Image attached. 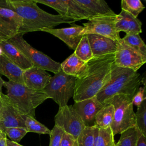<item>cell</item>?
Here are the masks:
<instances>
[{
	"label": "cell",
	"mask_w": 146,
	"mask_h": 146,
	"mask_svg": "<svg viewBox=\"0 0 146 146\" xmlns=\"http://www.w3.org/2000/svg\"><path fill=\"white\" fill-rule=\"evenodd\" d=\"M7 5L22 19L18 34L52 29L62 23L73 24L76 21L68 17L50 14L41 9L34 0H6Z\"/></svg>",
	"instance_id": "cell-1"
},
{
	"label": "cell",
	"mask_w": 146,
	"mask_h": 146,
	"mask_svg": "<svg viewBox=\"0 0 146 146\" xmlns=\"http://www.w3.org/2000/svg\"><path fill=\"white\" fill-rule=\"evenodd\" d=\"M114 63V54L94 57L87 63L83 74L76 80L74 102L95 96L108 80Z\"/></svg>",
	"instance_id": "cell-2"
},
{
	"label": "cell",
	"mask_w": 146,
	"mask_h": 146,
	"mask_svg": "<svg viewBox=\"0 0 146 146\" xmlns=\"http://www.w3.org/2000/svg\"><path fill=\"white\" fill-rule=\"evenodd\" d=\"M142 82V76L138 71L119 67L113 63L110 76L96 95L97 100L104 103L108 99L118 94L132 97Z\"/></svg>",
	"instance_id": "cell-3"
},
{
	"label": "cell",
	"mask_w": 146,
	"mask_h": 146,
	"mask_svg": "<svg viewBox=\"0 0 146 146\" xmlns=\"http://www.w3.org/2000/svg\"><path fill=\"white\" fill-rule=\"evenodd\" d=\"M3 87L6 89V95L10 102L22 115L35 117L36 107L49 99L43 90H31L23 84L5 81Z\"/></svg>",
	"instance_id": "cell-4"
},
{
	"label": "cell",
	"mask_w": 146,
	"mask_h": 146,
	"mask_svg": "<svg viewBox=\"0 0 146 146\" xmlns=\"http://www.w3.org/2000/svg\"><path fill=\"white\" fill-rule=\"evenodd\" d=\"M132 98L129 96L118 94L104 102L112 104L114 108L113 120L110 127L114 136L135 127V113Z\"/></svg>",
	"instance_id": "cell-5"
},
{
	"label": "cell",
	"mask_w": 146,
	"mask_h": 146,
	"mask_svg": "<svg viewBox=\"0 0 146 146\" xmlns=\"http://www.w3.org/2000/svg\"><path fill=\"white\" fill-rule=\"evenodd\" d=\"M77 78L63 72L61 70L51 77L43 91L56 102L59 108L68 105L70 98L73 97Z\"/></svg>",
	"instance_id": "cell-6"
},
{
	"label": "cell",
	"mask_w": 146,
	"mask_h": 146,
	"mask_svg": "<svg viewBox=\"0 0 146 146\" xmlns=\"http://www.w3.org/2000/svg\"><path fill=\"white\" fill-rule=\"evenodd\" d=\"M8 41L18 48L30 60L33 66L46 71H50L54 74L60 71V63L32 47L23 38L22 35L18 34L9 39Z\"/></svg>",
	"instance_id": "cell-7"
},
{
	"label": "cell",
	"mask_w": 146,
	"mask_h": 146,
	"mask_svg": "<svg viewBox=\"0 0 146 146\" xmlns=\"http://www.w3.org/2000/svg\"><path fill=\"white\" fill-rule=\"evenodd\" d=\"M115 15L95 17L83 23V29L80 35L96 34L118 40L121 38L115 29Z\"/></svg>",
	"instance_id": "cell-8"
},
{
	"label": "cell",
	"mask_w": 146,
	"mask_h": 146,
	"mask_svg": "<svg viewBox=\"0 0 146 146\" xmlns=\"http://www.w3.org/2000/svg\"><path fill=\"white\" fill-rule=\"evenodd\" d=\"M54 120L55 125L61 128L65 132L72 135L76 139L86 127L72 105L59 108Z\"/></svg>",
	"instance_id": "cell-9"
},
{
	"label": "cell",
	"mask_w": 146,
	"mask_h": 146,
	"mask_svg": "<svg viewBox=\"0 0 146 146\" xmlns=\"http://www.w3.org/2000/svg\"><path fill=\"white\" fill-rule=\"evenodd\" d=\"M21 25L18 15L7 5L6 0H0V42L18 35Z\"/></svg>",
	"instance_id": "cell-10"
},
{
	"label": "cell",
	"mask_w": 146,
	"mask_h": 146,
	"mask_svg": "<svg viewBox=\"0 0 146 146\" xmlns=\"http://www.w3.org/2000/svg\"><path fill=\"white\" fill-rule=\"evenodd\" d=\"M145 62L146 58L126 44L121 38L117 40V48L114 54V63L116 66L137 71Z\"/></svg>",
	"instance_id": "cell-11"
},
{
	"label": "cell",
	"mask_w": 146,
	"mask_h": 146,
	"mask_svg": "<svg viewBox=\"0 0 146 146\" xmlns=\"http://www.w3.org/2000/svg\"><path fill=\"white\" fill-rule=\"evenodd\" d=\"M2 106L0 111V129L4 132L6 128H25L24 115L19 112L10 102L6 95L2 93Z\"/></svg>",
	"instance_id": "cell-12"
},
{
	"label": "cell",
	"mask_w": 146,
	"mask_h": 146,
	"mask_svg": "<svg viewBox=\"0 0 146 146\" xmlns=\"http://www.w3.org/2000/svg\"><path fill=\"white\" fill-rule=\"evenodd\" d=\"M105 105L99 102L96 96L90 99L74 102V109L82 118L86 127L94 125L95 117L98 112Z\"/></svg>",
	"instance_id": "cell-13"
},
{
	"label": "cell",
	"mask_w": 146,
	"mask_h": 146,
	"mask_svg": "<svg viewBox=\"0 0 146 146\" xmlns=\"http://www.w3.org/2000/svg\"><path fill=\"white\" fill-rule=\"evenodd\" d=\"M83 26L73 25L69 27L62 29H46L41 31L49 33L65 43L71 49L75 50L83 36L80 35Z\"/></svg>",
	"instance_id": "cell-14"
},
{
	"label": "cell",
	"mask_w": 146,
	"mask_h": 146,
	"mask_svg": "<svg viewBox=\"0 0 146 146\" xmlns=\"http://www.w3.org/2000/svg\"><path fill=\"white\" fill-rule=\"evenodd\" d=\"M52 76L46 70L32 66L23 71L24 84L30 89L42 91L48 84Z\"/></svg>",
	"instance_id": "cell-15"
},
{
	"label": "cell",
	"mask_w": 146,
	"mask_h": 146,
	"mask_svg": "<svg viewBox=\"0 0 146 146\" xmlns=\"http://www.w3.org/2000/svg\"><path fill=\"white\" fill-rule=\"evenodd\" d=\"M93 57L114 54L117 48V40L96 34H86Z\"/></svg>",
	"instance_id": "cell-16"
},
{
	"label": "cell",
	"mask_w": 146,
	"mask_h": 146,
	"mask_svg": "<svg viewBox=\"0 0 146 146\" xmlns=\"http://www.w3.org/2000/svg\"><path fill=\"white\" fill-rule=\"evenodd\" d=\"M142 23L137 18L123 10L116 15L115 29L118 33L123 31L126 34H139L142 33Z\"/></svg>",
	"instance_id": "cell-17"
},
{
	"label": "cell",
	"mask_w": 146,
	"mask_h": 146,
	"mask_svg": "<svg viewBox=\"0 0 146 146\" xmlns=\"http://www.w3.org/2000/svg\"><path fill=\"white\" fill-rule=\"evenodd\" d=\"M0 50L9 59L23 71L33 66L25 55L8 40L0 42Z\"/></svg>",
	"instance_id": "cell-18"
},
{
	"label": "cell",
	"mask_w": 146,
	"mask_h": 146,
	"mask_svg": "<svg viewBox=\"0 0 146 146\" xmlns=\"http://www.w3.org/2000/svg\"><path fill=\"white\" fill-rule=\"evenodd\" d=\"M92 17L115 15V13L103 0H75Z\"/></svg>",
	"instance_id": "cell-19"
},
{
	"label": "cell",
	"mask_w": 146,
	"mask_h": 146,
	"mask_svg": "<svg viewBox=\"0 0 146 146\" xmlns=\"http://www.w3.org/2000/svg\"><path fill=\"white\" fill-rule=\"evenodd\" d=\"M23 71L0 52V74L5 76L9 81L24 84Z\"/></svg>",
	"instance_id": "cell-20"
},
{
	"label": "cell",
	"mask_w": 146,
	"mask_h": 146,
	"mask_svg": "<svg viewBox=\"0 0 146 146\" xmlns=\"http://www.w3.org/2000/svg\"><path fill=\"white\" fill-rule=\"evenodd\" d=\"M87 63L79 59L73 52L64 61L60 63V68L65 74L78 78L84 72Z\"/></svg>",
	"instance_id": "cell-21"
},
{
	"label": "cell",
	"mask_w": 146,
	"mask_h": 146,
	"mask_svg": "<svg viewBox=\"0 0 146 146\" xmlns=\"http://www.w3.org/2000/svg\"><path fill=\"white\" fill-rule=\"evenodd\" d=\"M113 106L109 103H105V105L98 112L95 116L94 126L98 128L110 127L113 120Z\"/></svg>",
	"instance_id": "cell-22"
},
{
	"label": "cell",
	"mask_w": 146,
	"mask_h": 146,
	"mask_svg": "<svg viewBox=\"0 0 146 146\" xmlns=\"http://www.w3.org/2000/svg\"><path fill=\"white\" fill-rule=\"evenodd\" d=\"M67 7V16L75 21L82 19L89 20L92 18L91 15L75 0H64Z\"/></svg>",
	"instance_id": "cell-23"
},
{
	"label": "cell",
	"mask_w": 146,
	"mask_h": 146,
	"mask_svg": "<svg viewBox=\"0 0 146 146\" xmlns=\"http://www.w3.org/2000/svg\"><path fill=\"white\" fill-rule=\"evenodd\" d=\"M99 128L95 126L85 127L78 137V146H95Z\"/></svg>",
	"instance_id": "cell-24"
},
{
	"label": "cell",
	"mask_w": 146,
	"mask_h": 146,
	"mask_svg": "<svg viewBox=\"0 0 146 146\" xmlns=\"http://www.w3.org/2000/svg\"><path fill=\"white\" fill-rule=\"evenodd\" d=\"M74 52L79 59L86 63L94 58L86 35L82 36Z\"/></svg>",
	"instance_id": "cell-25"
},
{
	"label": "cell",
	"mask_w": 146,
	"mask_h": 146,
	"mask_svg": "<svg viewBox=\"0 0 146 146\" xmlns=\"http://www.w3.org/2000/svg\"><path fill=\"white\" fill-rule=\"evenodd\" d=\"M121 39L146 58V46L139 34H126Z\"/></svg>",
	"instance_id": "cell-26"
},
{
	"label": "cell",
	"mask_w": 146,
	"mask_h": 146,
	"mask_svg": "<svg viewBox=\"0 0 146 146\" xmlns=\"http://www.w3.org/2000/svg\"><path fill=\"white\" fill-rule=\"evenodd\" d=\"M25 128L27 132H35L40 134H50V131L44 125L37 121L35 117L24 115Z\"/></svg>",
	"instance_id": "cell-27"
},
{
	"label": "cell",
	"mask_w": 146,
	"mask_h": 146,
	"mask_svg": "<svg viewBox=\"0 0 146 146\" xmlns=\"http://www.w3.org/2000/svg\"><path fill=\"white\" fill-rule=\"evenodd\" d=\"M95 146H116L114 135L111 127L99 128Z\"/></svg>",
	"instance_id": "cell-28"
},
{
	"label": "cell",
	"mask_w": 146,
	"mask_h": 146,
	"mask_svg": "<svg viewBox=\"0 0 146 146\" xmlns=\"http://www.w3.org/2000/svg\"><path fill=\"white\" fill-rule=\"evenodd\" d=\"M120 135L116 146H136L138 135V129L136 127L127 129Z\"/></svg>",
	"instance_id": "cell-29"
},
{
	"label": "cell",
	"mask_w": 146,
	"mask_h": 146,
	"mask_svg": "<svg viewBox=\"0 0 146 146\" xmlns=\"http://www.w3.org/2000/svg\"><path fill=\"white\" fill-rule=\"evenodd\" d=\"M121 8V10L137 18L139 14L145 9V6L140 0H122Z\"/></svg>",
	"instance_id": "cell-30"
},
{
	"label": "cell",
	"mask_w": 146,
	"mask_h": 146,
	"mask_svg": "<svg viewBox=\"0 0 146 146\" xmlns=\"http://www.w3.org/2000/svg\"><path fill=\"white\" fill-rule=\"evenodd\" d=\"M135 127L146 136V100L143 102L135 113Z\"/></svg>",
	"instance_id": "cell-31"
},
{
	"label": "cell",
	"mask_w": 146,
	"mask_h": 146,
	"mask_svg": "<svg viewBox=\"0 0 146 146\" xmlns=\"http://www.w3.org/2000/svg\"><path fill=\"white\" fill-rule=\"evenodd\" d=\"M35 3L48 6L56 10L59 15L67 17V7L64 0H34Z\"/></svg>",
	"instance_id": "cell-32"
},
{
	"label": "cell",
	"mask_w": 146,
	"mask_h": 146,
	"mask_svg": "<svg viewBox=\"0 0 146 146\" xmlns=\"http://www.w3.org/2000/svg\"><path fill=\"white\" fill-rule=\"evenodd\" d=\"M4 132L10 140L18 143L26 135L27 131L23 127H9L5 128Z\"/></svg>",
	"instance_id": "cell-33"
},
{
	"label": "cell",
	"mask_w": 146,
	"mask_h": 146,
	"mask_svg": "<svg viewBox=\"0 0 146 146\" xmlns=\"http://www.w3.org/2000/svg\"><path fill=\"white\" fill-rule=\"evenodd\" d=\"M64 131L59 127L54 125L50 133L49 146H60Z\"/></svg>",
	"instance_id": "cell-34"
},
{
	"label": "cell",
	"mask_w": 146,
	"mask_h": 146,
	"mask_svg": "<svg viewBox=\"0 0 146 146\" xmlns=\"http://www.w3.org/2000/svg\"><path fill=\"white\" fill-rule=\"evenodd\" d=\"M145 87H139L136 92L135 93L132 98L133 106H135L138 108L140 107L143 102L146 100V97L145 96Z\"/></svg>",
	"instance_id": "cell-35"
},
{
	"label": "cell",
	"mask_w": 146,
	"mask_h": 146,
	"mask_svg": "<svg viewBox=\"0 0 146 146\" xmlns=\"http://www.w3.org/2000/svg\"><path fill=\"white\" fill-rule=\"evenodd\" d=\"M60 146H78L77 139L72 135L64 132Z\"/></svg>",
	"instance_id": "cell-36"
},
{
	"label": "cell",
	"mask_w": 146,
	"mask_h": 146,
	"mask_svg": "<svg viewBox=\"0 0 146 146\" xmlns=\"http://www.w3.org/2000/svg\"><path fill=\"white\" fill-rule=\"evenodd\" d=\"M136 146H146V136L139 130Z\"/></svg>",
	"instance_id": "cell-37"
},
{
	"label": "cell",
	"mask_w": 146,
	"mask_h": 146,
	"mask_svg": "<svg viewBox=\"0 0 146 146\" xmlns=\"http://www.w3.org/2000/svg\"><path fill=\"white\" fill-rule=\"evenodd\" d=\"M7 136L6 133L0 129V146H7Z\"/></svg>",
	"instance_id": "cell-38"
},
{
	"label": "cell",
	"mask_w": 146,
	"mask_h": 146,
	"mask_svg": "<svg viewBox=\"0 0 146 146\" xmlns=\"http://www.w3.org/2000/svg\"><path fill=\"white\" fill-rule=\"evenodd\" d=\"M6 145H7V146H23V145L18 144V143L8 139H7V140H6Z\"/></svg>",
	"instance_id": "cell-39"
},
{
	"label": "cell",
	"mask_w": 146,
	"mask_h": 146,
	"mask_svg": "<svg viewBox=\"0 0 146 146\" xmlns=\"http://www.w3.org/2000/svg\"><path fill=\"white\" fill-rule=\"evenodd\" d=\"M4 83H5V81H4V80L2 79V78L0 76V94L2 93V87H3Z\"/></svg>",
	"instance_id": "cell-40"
},
{
	"label": "cell",
	"mask_w": 146,
	"mask_h": 146,
	"mask_svg": "<svg viewBox=\"0 0 146 146\" xmlns=\"http://www.w3.org/2000/svg\"><path fill=\"white\" fill-rule=\"evenodd\" d=\"M1 94H0V111H1V110L2 108V97H1Z\"/></svg>",
	"instance_id": "cell-41"
}]
</instances>
